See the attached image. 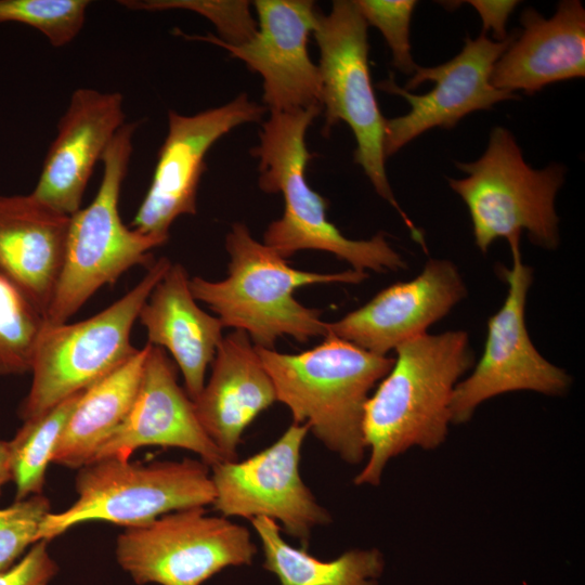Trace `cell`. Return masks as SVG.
<instances>
[{
  "mask_svg": "<svg viewBox=\"0 0 585 585\" xmlns=\"http://www.w3.org/2000/svg\"><path fill=\"white\" fill-rule=\"evenodd\" d=\"M150 445L191 451L210 467L225 461L200 426L193 401L179 386L176 365L164 349L152 344L128 414L91 463L129 459L133 452Z\"/></svg>",
  "mask_w": 585,
  "mask_h": 585,
  "instance_id": "cell-17",
  "label": "cell"
},
{
  "mask_svg": "<svg viewBox=\"0 0 585 585\" xmlns=\"http://www.w3.org/2000/svg\"><path fill=\"white\" fill-rule=\"evenodd\" d=\"M466 294L461 276L451 261L430 259L415 278L380 290L361 308L327 323V334L372 353L387 355L403 342L425 334Z\"/></svg>",
  "mask_w": 585,
  "mask_h": 585,
  "instance_id": "cell-16",
  "label": "cell"
},
{
  "mask_svg": "<svg viewBox=\"0 0 585 585\" xmlns=\"http://www.w3.org/2000/svg\"><path fill=\"white\" fill-rule=\"evenodd\" d=\"M10 480H12L10 443L0 440V493L1 487Z\"/></svg>",
  "mask_w": 585,
  "mask_h": 585,
  "instance_id": "cell-33",
  "label": "cell"
},
{
  "mask_svg": "<svg viewBox=\"0 0 585 585\" xmlns=\"http://www.w3.org/2000/svg\"><path fill=\"white\" fill-rule=\"evenodd\" d=\"M50 511V502L42 494L0 509V572L9 569L29 545L37 542L40 524Z\"/></svg>",
  "mask_w": 585,
  "mask_h": 585,
  "instance_id": "cell-30",
  "label": "cell"
},
{
  "mask_svg": "<svg viewBox=\"0 0 585 585\" xmlns=\"http://www.w3.org/2000/svg\"><path fill=\"white\" fill-rule=\"evenodd\" d=\"M367 25H373L385 37L393 65L403 74L413 75L417 64L413 61L410 43V24L417 4L414 0H355Z\"/></svg>",
  "mask_w": 585,
  "mask_h": 585,
  "instance_id": "cell-29",
  "label": "cell"
},
{
  "mask_svg": "<svg viewBox=\"0 0 585 585\" xmlns=\"http://www.w3.org/2000/svg\"><path fill=\"white\" fill-rule=\"evenodd\" d=\"M256 551L245 526L205 507L125 528L116 541L118 563L139 585H202L226 567L250 564Z\"/></svg>",
  "mask_w": 585,
  "mask_h": 585,
  "instance_id": "cell-10",
  "label": "cell"
},
{
  "mask_svg": "<svg viewBox=\"0 0 585 585\" xmlns=\"http://www.w3.org/2000/svg\"><path fill=\"white\" fill-rule=\"evenodd\" d=\"M516 38L494 41L482 32L465 39L463 50L452 60L433 67L417 66L405 88L390 77L377 88L400 95L410 104L407 114L386 119L384 154L389 157L432 128L451 129L466 115L491 109L494 104L518 100L519 95L495 88L491 75L496 61Z\"/></svg>",
  "mask_w": 585,
  "mask_h": 585,
  "instance_id": "cell-12",
  "label": "cell"
},
{
  "mask_svg": "<svg viewBox=\"0 0 585 585\" xmlns=\"http://www.w3.org/2000/svg\"><path fill=\"white\" fill-rule=\"evenodd\" d=\"M276 394L294 422L306 424L330 451L349 464L363 460L364 407L373 387L394 359L327 334L313 349L281 353L256 347Z\"/></svg>",
  "mask_w": 585,
  "mask_h": 585,
  "instance_id": "cell-3",
  "label": "cell"
},
{
  "mask_svg": "<svg viewBox=\"0 0 585 585\" xmlns=\"http://www.w3.org/2000/svg\"><path fill=\"white\" fill-rule=\"evenodd\" d=\"M367 23L354 1L336 0L326 15L317 12L314 37L320 50L323 134L339 121L351 128L359 164L374 188L389 202L408 226L413 238L424 246L422 234L400 208L388 182L384 140L386 118L373 89L368 65Z\"/></svg>",
  "mask_w": 585,
  "mask_h": 585,
  "instance_id": "cell-9",
  "label": "cell"
},
{
  "mask_svg": "<svg viewBox=\"0 0 585 585\" xmlns=\"http://www.w3.org/2000/svg\"><path fill=\"white\" fill-rule=\"evenodd\" d=\"M309 431L292 422L270 446L244 460L212 466L213 507L223 517L280 521L308 549L312 529L330 521L299 473L301 446Z\"/></svg>",
  "mask_w": 585,
  "mask_h": 585,
  "instance_id": "cell-13",
  "label": "cell"
},
{
  "mask_svg": "<svg viewBox=\"0 0 585 585\" xmlns=\"http://www.w3.org/2000/svg\"><path fill=\"white\" fill-rule=\"evenodd\" d=\"M119 4L142 11L187 10L209 20L220 37L229 44H243L253 38L258 30L257 21L250 13V3L245 0H120Z\"/></svg>",
  "mask_w": 585,
  "mask_h": 585,
  "instance_id": "cell-28",
  "label": "cell"
},
{
  "mask_svg": "<svg viewBox=\"0 0 585 585\" xmlns=\"http://www.w3.org/2000/svg\"><path fill=\"white\" fill-rule=\"evenodd\" d=\"M122 95L79 88L57 123L31 194L57 212L72 216L81 202L93 168L126 123Z\"/></svg>",
  "mask_w": 585,
  "mask_h": 585,
  "instance_id": "cell-18",
  "label": "cell"
},
{
  "mask_svg": "<svg viewBox=\"0 0 585 585\" xmlns=\"http://www.w3.org/2000/svg\"><path fill=\"white\" fill-rule=\"evenodd\" d=\"M264 113L265 107L246 93L192 116L169 109L168 132L130 227L167 242L178 217L197 212V190L210 147L232 129L260 120Z\"/></svg>",
  "mask_w": 585,
  "mask_h": 585,
  "instance_id": "cell-14",
  "label": "cell"
},
{
  "mask_svg": "<svg viewBox=\"0 0 585 585\" xmlns=\"http://www.w3.org/2000/svg\"><path fill=\"white\" fill-rule=\"evenodd\" d=\"M468 3L476 9L482 20V32L486 34L491 29L497 41L508 37L506 23L519 1L469 0Z\"/></svg>",
  "mask_w": 585,
  "mask_h": 585,
  "instance_id": "cell-32",
  "label": "cell"
},
{
  "mask_svg": "<svg viewBox=\"0 0 585 585\" xmlns=\"http://www.w3.org/2000/svg\"><path fill=\"white\" fill-rule=\"evenodd\" d=\"M258 30L249 41L234 46L218 37L194 36L219 46L243 61L263 79L262 100L270 112H291L322 106L318 66L308 52L317 10L309 0H257Z\"/></svg>",
  "mask_w": 585,
  "mask_h": 585,
  "instance_id": "cell-15",
  "label": "cell"
},
{
  "mask_svg": "<svg viewBox=\"0 0 585 585\" xmlns=\"http://www.w3.org/2000/svg\"><path fill=\"white\" fill-rule=\"evenodd\" d=\"M146 343L126 362L82 391L54 451L52 463L81 468L128 414L150 349Z\"/></svg>",
  "mask_w": 585,
  "mask_h": 585,
  "instance_id": "cell-23",
  "label": "cell"
},
{
  "mask_svg": "<svg viewBox=\"0 0 585 585\" xmlns=\"http://www.w3.org/2000/svg\"><path fill=\"white\" fill-rule=\"evenodd\" d=\"M76 500L42 520L38 541H51L90 521L138 526L181 509L205 507L214 499L208 466L202 460L152 463L107 458L79 468Z\"/></svg>",
  "mask_w": 585,
  "mask_h": 585,
  "instance_id": "cell-7",
  "label": "cell"
},
{
  "mask_svg": "<svg viewBox=\"0 0 585 585\" xmlns=\"http://www.w3.org/2000/svg\"><path fill=\"white\" fill-rule=\"evenodd\" d=\"M276 401L273 382L244 330L221 340L211 375L193 401L204 431L225 461L236 460L245 429Z\"/></svg>",
  "mask_w": 585,
  "mask_h": 585,
  "instance_id": "cell-19",
  "label": "cell"
},
{
  "mask_svg": "<svg viewBox=\"0 0 585 585\" xmlns=\"http://www.w3.org/2000/svg\"><path fill=\"white\" fill-rule=\"evenodd\" d=\"M225 248L230 256L227 276L218 282L194 276L190 280L191 291L217 314L223 327L244 330L256 347L265 349H273L285 335L300 342L327 335L321 311L297 301V288L358 284L367 276L353 269L327 274L294 269L272 248L256 240L240 222L232 225Z\"/></svg>",
  "mask_w": 585,
  "mask_h": 585,
  "instance_id": "cell-2",
  "label": "cell"
},
{
  "mask_svg": "<svg viewBox=\"0 0 585 585\" xmlns=\"http://www.w3.org/2000/svg\"><path fill=\"white\" fill-rule=\"evenodd\" d=\"M89 4V0H0V23L34 27L61 48L81 31Z\"/></svg>",
  "mask_w": 585,
  "mask_h": 585,
  "instance_id": "cell-27",
  "label": "cell"
},
{
  "mask_svg": "<svg viewBox=\"0 0 585 585\" xmlns=\"http://www.w3.org/2000/svg\"><path fill=\"white\" fill-rule=\"evenodd\" d=\"M263 555V567L275 574L281 585H378L385 561L378 549H352L334 560L315 558L306 548L289 545L276 521L252 518Z\"/></svg>",
  "mask_w": 585,
  "mask_h": 585,
  "instance_id": "cell-24",
  "label": "cell"
},
{
  "mask_svg": "<svg viewBox=\"0 0 585 585\" xmlns=\"http://www.w3.org/2000/svg\"><path fill=\"white\" fill-rule=\"evenodd\" d=\"M69 216L31 193L0 195V274L43 314L61 273Z\"/></svg>",
  "mask_w": 585,
  "mask_h": 585,
  "instance_id": "cell-21",
  "label": "cell"
},
{
  "mask_svg": "<svg viewBox=\"0 0 585 585\" xmlns=\"http://www.w3.org/2000/svg\"><path fill=\"white\" fill-rule=\"evenodd\" d=\"M512 266L498 268L508 285L500 309L487 321L483 353L474 370L459 381L451 402V422L464 424L484 401L512 391L563 394L570 376L544 359L526 330L524 310L532 269L521 259L520 243L510 244Z\"/></svg>",
  "mask_w": 585,
  "mask_h": 585,
  "instance_id": "cell-11",
  "label": "cell"
},
{
  "mask_svg": "<svg viewBox=\"0 0 585 585\" xmlns=\"http://www.w3.org/2000/svg\"><path fill=\"white\" fill-rule=\"evenodd\" d=\"M456 166L467 177L447 181L469 210L474 242L482 252L502 237L509 245L520 243L522 231L535 245L557 248L559 219L555 198L564 181L561 165L532 168L512 133L497 126L479 159Z\"/></svg>",
  "mask_w": 585,
  "mask_h": 585,
  "instance_id": "cell-6",
  "label": "cell"
},
{
  "mask_svg": "<svg viewBox=\"0 0 585 585\" xmlns=\"http://www.w3.org/2000/svg\"><path fill=\"white\" fill-rule=\"evenodd\" d=\"M522 31L496 61L491 83L514 93H534L545 86L585 76V10L563 0L550 18L523 10Z\"/></svg>",
  "mask_w": 585,
  "mask_h": 585,
  "instance_id": "cell-20",
  "label": "cell"
},
{
  "mask_svg": "<svg viewBox=\"0 0 585 585\" xmlns=\"http://www.w3.org/2000/svg\"><path fill=\"white\" fill-rule=\"evenodd\" d=\"M395 352L391 369L364 407L369 457L354 479L356 485H378L388 461L413 446L434 450L444 442L455 387L473 365L464 330L425 333Z\"/></svg>",
  "mask_w": 585,
  "mask_h": 585,
  "instance_id": "cell-1",
  "label": "cell"
},
{
  "mask_svg": "<svg viewBox=\"0 0 585 585\" xmlns=\"http://www.w3.org/2000/svg\"><path fill=\"white\" fill-rule=\"evenodd\" d=\"M81 393H75L48 411L24 420L15 437L9 441L16 500L42 493L48 466Z\"/></svg>",
  "mask_w": 585,
  "mask_h": 585,
  "instance_id": "cell-25",
  "label": "cell"
},
{
  "mask_svg": "<svg viewBox=\"0 0 585 585\" xmlns=\"http://www.w3.org/2000/svg\"><path fill=\"white\" fill-rule=\"evenodd\" d=\"M56 573L48 542L38 541L17 563L0 572V585H48Z\"/></svg>",
  "mask_w": 585,
  "mask_h": 585,
  "instance_id": "cell-31",
  "label": "cell"
},
{
  "mask_svg": "<svg viewBox=\"0 0 585 585\" xmlns=\"http://www.w3.org/2000/svg\"><path fill=\"white\" fill-rule=\"evenodd\" d=\"M43 326L42 312L0 274V375L30 372Z\"/></svg>",
  "mask_w": 585,
  "mask_h": 585,
  "instance_id": "cell-26",
  "label": "cell"
},
{
  "mask_svg": "<svg viewBox=\"0 0 585 585\" xmlns=\"http://www.w3.org/2000/svg\"><path fill=\"white\" fill-rule=\"evenodd\" d=\"M138 320L147 343L167 349L180 368L185 392L194 401L205 385L207 367L223 339V325L202 310L185 269L171 264L143 304Z\"/></svg>",
  "mask_w": 585,
  "mask_h": 585,
  "instance_id": "cell-22",
  "label": "cell"
},
{
  "mask_svg": "<svg viewBox=\"0 0 585 585\" xmlns=\"http://www.w3.org/2000/svg\"><path fill=\"white\" fill-rule=\"evenodd\" d=\"M136 123H125L102 156L103 176L93 200L69 217L61 273L44 325L67 323L98 289L138 264L166 240L129 229L119 212Z\"/></svg>",
  "mask_w": 585,
  "mask_h": 585,
  "instance_id": "cell-5",
  "label": "cell"
},
{
  "mask_svg": "<svg viewBox=\"0 0 585 585\" xmlns=\"http://www.w3.org/2000/svg\"><path fill=\"white\" fill-rule=\"evenodd\" d=\"M171 264L166 257L154 261L132 289L93 316L43 326L34 350L31 385L20 407L23 420L86 390L138 351L130 341L132 327Z\"/></svg>",
  "mask_w": 585,
  "mask_h": 585,
  "instance_id": "cell-8",
  "label": "cell"
},
{
  "mask_svg": "<svg viewBox=\"0 0 585 585\" xmlns=\"http://www.w3.org/2000/svg\"><path fill=\"white\" fill-rule=\"evenodd\" d=\"M322 107L291 112H271L260 132V143L251 153L259 158L258 184L265 193H281L283 216L263 234V244L286 259L299 250L330 252L348 262L353 270H398L405 268L384 233L369 239H350L328 221L327 200L313 191L306 180L311 160L306 132Z\"/></svg>",
  "mask_w": 585,
  "mask_h": 585,
  "instance_id": "cell-4",
  "label": "cell"
}]
</instances>
